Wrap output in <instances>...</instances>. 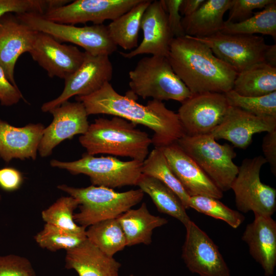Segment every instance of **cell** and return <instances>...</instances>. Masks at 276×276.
I'll return each instance as SVG.
<instances>
[{"label":"cell","mask_w":276,"mask_h":276,"mask_svg":"<svg viewBox=\"0 0 276 276\" xmlns=\"http://www.w3.org/2000/svg\"><path fill=\"white\" fill-rule=\"evenodd\" d=\"M75 99L83 103L88 116L111 115L149 128L153 132L154 148L176 143L186 134L177 113L162 101L152 99L143 105L136 102L137 98L129 91L125 96L119 94L108 82L96 92Z\"/></svg>","instance_id":"6da1fadb"},{"label":"cell","mask_w":276,"mask_h":276,"mask_svg":"<svg viewBox=\"0 0 276 276\" xmlns=\"http://www.w3.org/2000/svg\"><path fill=\"white\" fill-rule=\"evenodd\" d=\"M167 58L192 94H224L233 89L237 71L218 58L206 44L190 36L174 38Z\"/></svg>","instance_id":"7a4b0ae2"},{"label":"cell","mask_w":276,"mask_h":276,"mask_svg":"<svg viewBox=\"0 0 276 276\" xmlns=\"http://www.w3.org/2000/svg\"><path fill=\"white\" fill-rule=\"evenodd\" d=\"M79 141L87 153L129 157L143 162L149 154L151 139L145 131L126 120L113 116L99 118L90 124Z\"/></svg>","instance_id":"3957f363"},{"label":"cell","mask_w":276,"mask_h":276,"mask_svg":"<svg viewBox=\"0 0 276 276\" xmlns=\"http://www.w3.org/2000/svg\"><path fill=\"white\" fill-rule=\"evenodd\" d=\"M57 188L78 201L79 211L74 214V219L85 228L103 220L118 218L140 203L144 195L140 189L118 192L93 185L75 188L61 185Z\"/></svg>","instance_id":"277c9868"},{"label":"cell","mask_w":276,"mask_h":276,"mask_svg":"<svg viewBox=\"0 0 276 276\" xmlns=\"http://www.w3.org/2000/svg\"><path fill=\"white\" fill-rule=\"evenodd\" d=\"M129 86L135 96L162 101L182 102L192 94L173 70L167 57L151 56L141 58L129 72Z\"/></svg>","instance_id":"5b68a950"},{"label":"cell","mask_w":276,"mask_h":276,"mask_svg":"<svg viewBox=\"0 0 276 276\" xmlns=\"http://www.w3.org/2000/svg\"><path fill=\"white\" fill-rule=\"evenodd\" d=\"M176 143L222 192L231 189L238 172L233 146L219 144L211 134H185Z\"/></svg>","instance_id":"8992f818"},{"label":"cell","mask_w":276,"mask_h":276,"mask_svg":"<svg viewBox=\"0 0 276 276\" xmlns=\"http://www.w3.org/2000/svg\"><path fill=\"white\" fill-rule=\"evenodd\" d=\"M50 165L65 169L73 175H86L93 186L113 189L136 186L142 174L143 162L134 159L123 161L111 156L95 157L85 153L78 160L61 162L53 159Z\"/></svg>","instance_id":"52a82bcc"},{"label":"cell","mask_w":276,"mask_h":276,"mask_svg":"<svg viewBox=\"0 0 276 276\" xmlns=\"http://www.w3.org/2000/svg\"><path fill=\"white\" fill-rule=\"evenodd\" d=\"M16 16L34 31L47 34L60 42L76 44L90 54L109 56L117 50L109 37L107 26L103 24L76 27L52 21L37 13L16 14Z\"/></svg>","instance_id":"ba28073f"},{"label":"cell","mask_w":276,"mask_h":276,"mask_svg":"<svg viewBox=\"0 0 276 276\" xmlns=\"http://www.w3.org/2000/svg\"><path fill=\"white\" fill-rule=\"evenodd\" d=\"M267 163L265 158L258 155L244 158L238 167V174L231 189L235 196L236 205L240 211L271 216L276 210V190L260 179V173Z\"/></svg>","instance_id":"9c48e42d"},{"label":"cell","mask_w":276,"mask_h":276,"mask_svg":"<svg viewBox=\"0 0 276 276\" xmlns=\"http://www.w3.org/2000/svg\"><path fill=\"white\" fill-rule=\"evenodd\" d=\"M191 37L206 44L218 58L238 73L254 64L265 62L269 45L262 36L219 32L206 37Z\"/></svg>","instance_id":"30bf717a"},{"label":"cell","mask_w":276,"mask_h":276,"mask_svg":"<svg viewBox=\"0 0 276 276\" xmlns=\"http://www.w3.org/2000/svg\"><path fill=\"white\" fill-rule=\"evenodd\" d=\"M229 107L224 94L197 93L181 102L177 113L186 134H208L221 122Z\"/></svg>","instance_id":"8fae6325"},{"label":"cell","mask_w":276,"mask_h":276,"mask_svg":"<svg viewBox=\"0 0 276 276\" xmlns=\"http://www.w3.org/2000/svg\"><path fill=\"white\" fill-rule=\"evenodd\" d=\"M113 66L105 55H94L85 52L84 60L80 67L65 79L64 89L56 99L42 104L43 112H50L71 97L86 96L98 90L111 80Z\"/></svg>","instance_id":"7c38bea8"},{"label":"cell","mask_w":276,"mask_h":276,"mask_svg":"<svg viewBox=\"0 0 276 276\" xmlns=\"http://www.w3.org/2000/svg\"><path fill=\"white\" fill-rule=\"evenodd\" d=\"M142 0H76L48 10L43 16L52 21L74 25L91 21L101 25L112 21L137 5Z\"/></svg>","instance_id":"4fadbf2b"},{"label":"cell","mask_w":276,"mask_h":276,"mask_svg":"<svg viewBox=\"0 0 276 276\" xmlns=\"http://www.w3.org/2000/svg\"><path fill=\"white\" fill-rule=\"evenodd\" d=\"M185 227L181 257L188 269L199 276H230L227 265L210 237L192 220Z\"/></svg>","instance_id":"5bb4252c"},{"label":"cell","mask_w":276,"mask_h":276,"mask_svg":"<svg viewBox=\"0 0 276 276\" xmlns=\"http://www.w3.org/2000/svg\"><path fill=\"white\" fill-rule=\"evenodd\" d=\"M29 53L50 78L57 77L64 80L80 67L85 57V52L76 46L61 43L39 32Z\"/></svg>","instance_id":"9a60e30c"},{"label":"cell","mask_w":276,"mask_h":276,"mask_svg":"<svg viewBox=\"0 0 276 276\" xmlns=\"http://www.w3.org/2000/svg\"><path fill=\"white\" fill-rule=\"evenodd\" d=\"M49 112L53 114V120L44 128L38 149L42 157L50 155L63 141L84 134L89 125L86 109L81 102H65Z\"/></svg>","instance_id":"2e32d148"},{"label":"cell","mask_w":276,"mask_h":276,"mask_svg":"<svg viewBox=\"0 0 276 276\" xmlns=\"http://www.w3.org/2000/svg\"><path fill=\"white\" fill-rule=\"evenodd\" d=\"M275 130L276 117L257 116L229 106L221 122L211 134L216 140H225L234 147L245 149L254 134Z\"/></svg>","instance_id":"e0dca14e"},{"label":"cell","mask_w":276,"mask_h":276,"mask_svg":"<svg viewBox=\"0 0 276 276\" xmlns=\"http://www.w3.org/2000/svg\"><path fill=\"white\" fill-rule=\"evenodd\" d=\"M141 29L144 36L141 43L130 52L120 54L128 59L144 54L167 58L174 37L162 0L152 1L143 13Z\"/></svg>","instance_id":"ac0fdd59"},{"label":"cell","mask_w":276,"mask_h":276,"mask_svg":"<svg viewBox=\"0 0 276 276\" xmlns=\"http://www.w3.org/2000/svg\"><path fill=\"white\" fill-rule=\"evenodd\" d=\"M38 32L21 22L12 13L0 18V65L8 80L18 87L14 69L20 56L31 51Z\"/></svg>","instance_id":"d6986e66"},{"label":"cell","mask_w":276,"mask_h":276,"mask_svg":"<svg viewBox=\"0 0 276 276\" xmlns=\"http://www.w3.org/2000/svg\"><path fill=\"white\" fill-rule=\"evenodd\" d=\"M158 148L190 197L201 195L218 199L222 198L223 192L176 142Z\"/></svg>","instance_id":"ffe728a7"},{"label":"cell","mask_w":276,"mask_h":276,"mask_svg":"<svg viewBox=\"0 0 276 276\" xmlns=\"http://www.w3.org/2000/svg\"><path fill=\"white\" fill-rule=\"evenodd\" d=\"M254 215L242 239L247 243L250 255L262 267L265 275L270 276L276 265V222L271 216Z\"/></svg>","instance_id":"44dd1931"},{"label":"cell","mask_w":276,"mask_h":276,"mask_svg":"<svg viewBox=\"0 0 276 276\" xmlns=\"http://www.w3.org/2000/svg\"><path fill=\"white\" fill-rule=\"evenodd\" d=\"M44 128L40 123L17 127L0 119V156L7 163L13 158L35 160Z\"/></svg>","instance_id":"7402d4cb"},{"label":"cell","mask_w":276,"mask_h":276,"mask_svg":"<svg viewBox=\"0 0 276 276\" xmlns=\"http://www.w3.org/2000/svg\"><path fill=\"white\" fill-rule=\"evenodd\" d=\"M65 266L79 276H119L121 264L87 238L77 247L66 250Z\"/></svg>","instance_id":"603a6c76"},{"label":"cell","mask_w":276,"mask_h":276,"mask_svg":"<svg viewBox=\"0 0 276 276\" xmlns=\"http://www.w3.org/2000/svg\"><path fill=\"white\" fill-rule=\"evenodd\" d=\"M232 4L233 0H205L195 12L182 17L186 35L202 38L220 32L224 22L223 16Z\"/></svg>","instance_id":"cb8c5ba5"},{"label":"cell","mask_w":276,"mask_h":276,"mask_svg":"<svg viewBox=\"0 0 276 276\" xmlns=\"http://www.w3.org/2000/svg\"><path fill=\"white\" fill-rule=\"evenodd\" d=\"M117 219L124 233L127 246L142 243L149 245L153 231L168 222L166 218L151 214L145 202L137 209H129Z\"/></svg>","instance_id":"d4e9b609"},{"label":"cell","mask_w":276,"mask_h":276,"mask_svg":"<svg viewBox=\"0 0 276 276\" xmlns=\"http://www.w3.org/2000/svg\"><path fill=\"white\" fill-rule=\"evenodd\" d=\"M233 90L244 97H259L276 91V67L266 62L238 73Z\"/></svg>","instance_id":"484cf974"},{"label":"cell","mask_w":276,"mask_h":276,"mask_svg":"<svg viewBox=\"0 0 276 276\" xmlns=\"http://www.w3.org/2000/svg\"><path fill=\"white\" fill-rule=\"evenodd\" d=\"M136 186L149 196L160 213L177 219L185 226L191 220L178 196L158 179L142 174Z\"/></svg>","instance_id":"4316f807"},{"label":"cell","mask_w":276,"mask_h":276,"mask_svg":"<svg viewBox=\"0 0 276 276\" xmlns=\"http://www.w3.org/2000/svg\"><path fill=\"white\" fill-rule=\"evenodd\" d=\"M151 2L142 0L107 26L109 37L117 47L120 46L125 50L137 48L142 17Z\"/></svg>","instance_id":"83f0119b"},{"label":"cell","mask_w":276,"mask_h":276,"mask_svg":"<svg viewBox=\"0 0 276 276\" xmlns=\"http://www.w3.org/2000/svg\"><path fill=\"white\" fill-rule=\"evenodd\" d=\"M87 239L106 255L113 257L126 246V240L117 218L103 220L89 226Z\"/></svg>","instance_id":"f1b7e54d"},{"label":"cell","mask_w":276,"mask_h":276,"mask_svg":"<svg viewBox=\"0 0 276 276\" xmlns=\"http://www.w3.org/2000/svg\"><path fill=\"white\" fill-rule=\"evenodd\" d=\"M142 174L154 177L171 189L186 209H189L190 196L172 171L160 148H154L143 162Z\"/></svg>","instance_id":"f546056e"},{"label":"cell","mask_w":276,"mask_h":276,"mask_svg":"<svg viewBox=\"0 0 276 276\" xmlns=\"http://www.w3.org/2000/svg\"><path fill=\"white\" fill-rule=\"evenodd\" d=\"M225 34L255 35L259 33L276 39V1L249 18L238 22L225 21L220 31Z\"/></svg>","instance_id":"4dcf8cb0"},{"label":"cell","mask_w":276,"mask_h":276,"mask_svg":"<svg viewBox=\"0 0 276 276\" xmlns=\"http://www.w3.org/2000/svg\"><path fill=\"white\" fill-rule=\"evenodd\" d=\"M79 203L69 196L61 197L41 212V217L45 223L78 234H85L86 228L77 224L74 219V211Z\"/></svg>","instance_id":"1f68e13d"},{"label":"cell","mask_w":276,"mask_h":276,"mask_svg":"<svg viewBox=\"0 0 276 276\" xmlns=\"http://www.w3.org/2000/svg\"><path fill=\"white\" fill-rule=\"evenodd\" d=\"M86 238V233L72 232L48 223H45L43 229L34 237L40 247L52 251L72 249Z\"/></svg>","instance_id":"d6a6232c"},{"label":"cell","mask_w":276,"mask_h":276,"mask_svg":"<svg viewBox=\"0 0 276 276\" xmlns=\"http://www.w3.org/2000/svg\"><path fill=\"white\" fill-rule=\"evenodd\" d=\"M189 206L199 213L223 220L234 228H238L245 219L239 212L228 208L218 199L210 196H191Z\"/></svg>","instance_id":"836d02e7"},{"label":"cell","mask_w":276,"mask_h":276,"mask_svg":"<svg viewBox=\"0 0 276 276\" xmlns=\"http://www.w3.org/2000/svg\"><path fill=\"white\" fill-rule=\"evenodd\" d=\"M224 95L230 106L257 116L276 117V91L259 97H244L232 89Z\"/></svg>","instance_id":"e575fe53"},{"label":"cell","mask_w":276,"mask_h":276,"mask_svg":"<svg viewBox=\"0 0 276 276\" xmlns=\"http://www.w3.org/2000/svg\"><path fill=\"white\" fill-rule=\"evenodd\" d=\"M60 4L59 0H0V18L8 13L43 14L48 10Z\"/></svg>","instance_id":"d590c367"},{"label":"cell","mask_w":276,"mask_h":276,"mask_svg":"<svg viewBox=\"0 0 276 276\" xmlns=\"http://www.w3.org/2000/svg\"><path fill=\"white\" fill-rule=\"evenodd\" d=\"M0 276H36V272L27 258L10 254L0 256Z\"/></svg>","instance_id":"8d00e7d4"},{"label":"cell","mask_w":276,"mask_h":276,"mask_svg":"<svg viewBox=\"0 0 276 276\" xmlns=\"http://www.w3.org/2000/svg\"><path fill=\"white\" fill-rule=\"evenodd\" d=\"M275 0H233L229 9L228 19L226 21L238 22L246 20L254 14L256 9L264 8Z\"/></svg>","instance_id":"74e56055"},{"label":"cell","mask_w":276,"mask_h":276,"mask_svg":"<svg viewBox=\"0 0 276 276\" xmlns=\"http://www.w3.org/2000/svg\"><path fill=\"white\" fill-rule=\"evenodd\" d=\"M167 14L168 24L174 38L186 36L179 12L182 0H162Z\"/></svg>","instance_id":"f35d334b"},{"label":"cell","mask_w":276,"mask_h":276,"mask_svg":"<svg viewBox=\"0 0 276 276\" xmlns=\"http://www.w3.org/2000/svg\"><path fill=\"white\" fill-rule=\"evenodd\" d=\"M23 96L18 87L13 85L7 79L0 65V102L3 106H11L17 103Z\"/></svg>","instance_id":"ab89813d"},{"label":"cell","mask_w":276,"mask_h":276,"mask_svg":"<svg viewBox=\"0 0 276 276\" xmlns=\"http://www.w3.org/2000/svg\"><path fill=\"white\" fill-rule=\"evenodd\" d=\"M23 181L22 174L13 168L0 169V187L7 191H13L21 186Z\"/></svg>","instance_id":"60d3db41"},{"label":"cell","mask_w":276,"mask_h":276,"mask_svg":"<svg viewBox=\"0 0 276 276\" xmlns=\"http://www.w3.org/2000/svg\"><path fill=\"white\" fill-rule=\"evenodd\" d=\"M267 133L263 137L262 149L267 163L272 173L276 175V130Z\"/></svg>","instance_id":"b9f144b4"},{"label":"cell","mask_w":276,"mask_h":276,"mask_svg":"<svg viewBox=\"0 0 276 276\" xmlns=\"http://www.w3.org/2000/svg\"><path fill=\"white\" fill-rule=\"evenodd\" d=\"M205 0H182L179 12L184 16H189L195 12Z\"/></svg>","instance_id":"7bdbcfd3"},{"label":"cell","mask_w":276,"mask_h":276,"mask_svg":"<svg viewBox=\"0 0 276 276\" xmlns=\"http://www.w3.org/2000/svg\"><path fill=\"white\" fill-rule=\"evenodd\" d=\"M265 62L276 67V44L269 45L265 54Z\"/></svg>","instance_id":"ee69618b"},{"label":"cell","mask_w":276,"mask_h":276,"mask_svg":"<svg viewBox=\"0 0 276 276\" xmlns=\"http://www.w3.org/2000/svg\"><path fill=\"white\" fill-rule=\"evenodd\" d=\"M1 195H0V202H1Z\"/></svg>","instance_id":"f6af8a7d"},{"label":"cell","mask_w":276,"mask_h":276,"mask_svg":"<svg viewBox=\"0 0 276 276\" xmlns=\"http://www.w3.org/2000/svg\"><path fill=\"white\" fill-rule=\"evenodd\" d=\"M131 276H134V275H131Z\"/></svg>","instance_id":"bcb514c9"}]
</instances>
